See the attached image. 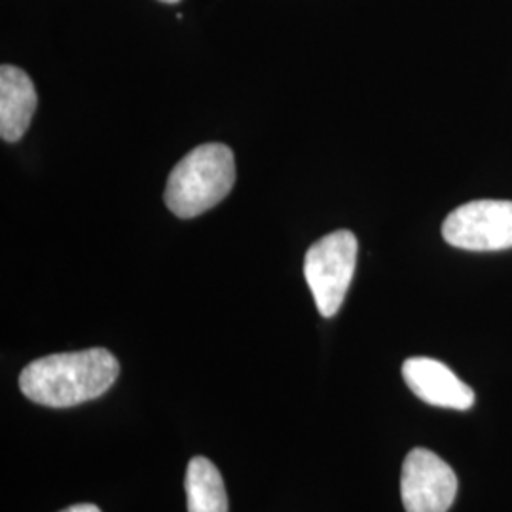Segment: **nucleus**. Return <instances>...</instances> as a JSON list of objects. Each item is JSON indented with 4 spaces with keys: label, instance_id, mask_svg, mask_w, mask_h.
<instances>
[{
    "label": "nucleus",
    "instance_id": "f257e3e1",
    "mask_svg": "<svg viewBox=\"0 0 512 512\" xmlns=\"http://www.w3.org/2000/svg\"><path fill=\"white\" fill-rule=\"evenodd\" d=\"M118 374L120 365L109 349H84L29 363L19 376V387L33 403L69 408L105 395Z\"/></svg>",
    "mask_w": 512,
    "mask_h": 512
},
{
    "label": "nucleus",
    "instance_id": "f03ea898",
    "mask_svg": "<svg viewBox=\"0 0 512 512\" xmlns=\"http://www.w3.org/2000/svg\"><path fill=\"white\" fill-rule=\"evenodd\" d=\"M234 183V152L220 143L200 145L171 171L165 184V205L179 219H194L219 205Z\"/></svg>",
    "mask_w": 512,
    "mask_h": 512
},
{
    "label": "nucleus",
    "instance_id": "7ed1b4c3",
    "mask_svg": "<svg viewBox=\"0 0 512 512\" xmlns=\"http://www.w3.org/2000/svg\"><path fill=\"white\" fill-rule=\"evenodd\" d=\"M357 249V238L349 230L332 232L308 249L304 275L323 317H332L342 308L355 274Z\"/></svg>",
    "mask_w": 512,
    "mask_h": 512
},
{
    "label": "nucleus",
    "instance_id": "20e7f679",
    "mask_svg": "<svg viewBox=\"0 0 512 512\" xmlns=\"http://www.w3.org/2000/svg\"><path fill=\"white\" fill-rule=\"evenodd\" d=\"M442 236L452 247L465 251H503L512 247V202L476 200L452 211Z\"/></svg>",
    "mask_w": 512,
    "mask_h": 512
},
{
    "label": "nucleus",
    "instance_id": "39448f33",
    "mask_svg": "<svg viewBox=\"0 0 512 512\" xmlns=\"http://www.w3.org/2000/svg\"><path fill=\"white\" fill-rule=\"evenodd\" d=\"M458 494L454 469L425 448H414L403 463L401 497L406 512H448Z\"/></svg>",
    "mask_w": 512,
    "mask_h": 512
},
{
    "label": "nucleus",
    "instance_id": "423d86ee",
    "mask_svg": "<svg viewBox=\"0 0 512 512\" xmlns=\"http://www.w3.org/2000/svg\"><path fill=\"white\" fill-rule=\"evenodd\" d=\"M403 378L410 391L423 403L452 410H469L475 391L437 359L410 357L403 365Z\"/></svg>",
    "mask_w": 512,
    "mask_h": 512
},
{
    "label": "nucleus",
    "instance_id": "0eeeda50",
    "mask_svg": "<svg viewBox=\"0 0 512 512\" xmlns=\"http://www.w3.org/2000/svg\"><path fill=\"white\" fill-rule=\"evenodd\" d=\"M37 90L29 74L18 67L0 69V135L6 143H18L31 126L37 110Z\"/></svg>",
    "mask_w": 512,
    "mask_h": 512
},
{
    "label": "nucleus",
    "instance_id": "6e6552de",
    "mask_svg": "<svg viewBox=\"0 0 512 512\" xmlns=\"http://www.w3.org/2000/svg\"><path fill=\"white\" fill-rule=\"evenodd\" d=\"M188 512H228V495L219 469L211 459H192L184 478Z\"/></svg>",
    "mask_w": 512,
    "mask_h": 512
},
{
    "label": "nucleus",
    "instance_id": "1a4fd4ad",
    "mask_svg": "<svg viewBox=\"0 0 512 512\" xmlns=\"http://www.w3.org/2000/svg\"><path fill=\"white\" fill-rule=\"evenodd\" d=\"M61 512H101V509L95 507V505H90V503H80V505H73L69 509H63Z\"/></svg>",
    "mask_w": 512,
    "mask_h": 512
},
{
    "label": "nucleus",
    "instance_id": "9d476101",
    "mask_svg": "<svg viewBox=\"0 0 512 512\" xmlns=\"http://www.w3.org/2000/svg\"><path fill=\"white\" fill-rule=\"evenodd\" d=\"M162 2H165V4H177L179 0H162Z\"/></svg>",
    "mask_w": 512,
    "mask_h": 512
}]
</instances>
